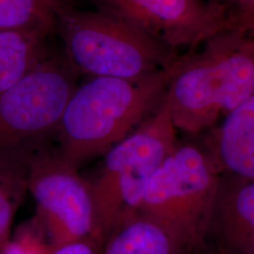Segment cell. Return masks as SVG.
I'll return each instance as SVG.
<instances>
[{
    "label": "cell",
    "mask_w": 254,
    "mask_h": 254,
    "mask_svg": "<svg viewBox=\"0 0 254 254\" xmlns=\"http://www.w3.org/2000/svg\"><path fill=\"white\" fill-rule=\"evenodd\" d=\"M102 12L122 19L177 50H193L228 30L224 6L206 0H94Z\"/></svg>",
    "instance_id": "cell-8"
},
{
    "label": "cell",
    "mask_w": 254,
    "mask_h": 254,
    "mask_svg": "<svg viewBox=\"0 0 254 254\" xmlns=\"http://www.w3.org/2000/svg\"><path fill=\"white\" fill-rule=\"evenodd\" d=\"M65 58L77 73L136 81L170 66L176 49L122 19L66 4L56 19Z\"/></svg>",
    "instance_id": "cell-3"
},
{
    "label": "cell",
    "mask_w": 254,
    "mask_h": 254,
    "mask_svg": "<svg viewBox=\"0 0 254 254\" xmlns=\"http://www.w3.org/2000/svg\"><path fill=\"white\" fill-rule=\"evenodd\" d=\"M254 92V40L224 30L173 62L165 100L176 129L198 136Z\"/></svg>",
    "instance_id": "cell-1"
},
{
    "label": "cell",
    "mask_w": 254,
    "mask_h": 254,
    "mask_svg": "<svg viewBox=\"0 0 254 254\" xmlns=\"http://www.w3.org/2000/svg\"><path fill=\"white\" fill-rule=\"evenodd\" d=\"M228 30L254 31V0H227Z\"/></svg>",
    "instance_id": "cell-16"
},
{
    "label": "cell",
    "mask_w": 254,
    "mask_h": 254,
    "mask_svg": "<svg viewBox=\"0 0 254 254\" xmlns=\"http://www.w3.org/2000/svg\"><path fill=\"white\" fill-rule=\"evenodd\" d=\"M209 236L220 254H254V180L221 174Z\"/></svg>",
    "instance_id": "cell-9"
},
{
    "label": "cell",
    "mask_w": 254,
    "mask_h": 254,
    "mask_svg": "<svg viewBox=\"0 0 254 254\" xmlns=\"http://www.w3.org/2000/svg\"><path fill=\"white\" fill-rule=\"evenodd\" d=\"M104 241L96 235L57 246L49 254H101Z\"/></svg>",
    "instance_id": "cell-17"
},
{
    "label": "cell",
    "mask_w": 254,
    "mask_h": 254,
    "mask_svg": "<svg viewBox=\"0 0 254 254\" xmlns=\"http://www.w3.org/2000/svg\"><path fill=\"white\" fill-rule=\"evenodd\" d=\"M172 64L136 81L92 77L77 86L55 135L58 153L79 169L109 152L163 100Z\"/></svg>",
    "instance_id": "cell-2"
},
{
    "label": "cell",
    "mask_w": 254,
    "mask_h": 254,
    "mask_svg": "<svg viewBox=\"0 0 254 254\" xmlns=\"http://www.w3.org/2000/svg\"><path fill=\"white\" fill-rule=\"evenodd\" d=\"M220 176L203 146L178 142L147 183L137 213L193 254L207 238Z\"/></svg>",
    "instance_id": "cell-5"
},
{
    "label": "cell",
    "mask_w": 254,
    "mask_h": 254,
    "mask_svg": "<svg viewBox=\"0 0 254 254\" xmlns=\"http://www.w3.org/2000/svg\"><path fill=\"white\" fill-rule=\"evenodd\" d=\"M28 191L36 201V219L52 248L96 235L89 183L50 143L31 154Z\"/></svg>",
    "instance_id": "cell-7"
},
{
    "label": "cell",
    "mask_w": 254,
    "mask_h": 254,
    "mask_svg": "<svg viewBox=\"0 0 254 254\" xmlns=\"http://www.w3.org/2000/svg\"><path fill=\"white\" fill-rule=\"evenodd\" d=\"M64 0H0V31L24 30L48 36Z\"/></svg>",
    "instance_id": "cell-14"
},
{
    "label": "cell",
    "mask_w": 254,
    "mask_h": 254,
    "mask_svg": "<svg viewBox=\"0 0 254 254\" xmlns=\"http://www.w3.org/2000/svg\"><path fill=\"white\" fill-rule=\"evenodd\" d=\"M46 37L32 31H0V94L50 57Z\"/></svg>",
    "instance_id": "cell-12"
},
{
    "label": "cell",
    "mask_w": 254,
    "mask_h": 254,
    "mask_svg": "<svg viewBox=\"0 0 254 254\" xmlns=\"http://www.w3.org/2000/svg\"><path fill=\"white\" fill-rule=\"evenodd\" d=\"M34 151L0 153V254L9 243L13 218L28 191L29 160Z\"/></svg>",
    "instance_id": "cell-13"
},
{
    "label": "cell",
    "mask_w": 254,
    "mask_h": 254,
    "mask_svg": "<svg viewBox=\"0 0 254 254\" xmlns=\"http://www.w3.org/2000/svg\"><path fill=\"white\" fill-rule=\"evenodd\" d=\"M77 74L65 57L50 56L0 94V153L50 143Z\"/></svg>",
    "instance_id": "cell-6"
},
{
    "label": "cell",
    "mask_w": 254,
    "mask_h": 254,
    "mask_svg": "<svg viewBox=\"0 0 254 254\" xmlns=\"http://www.w3.org/2000/svg\"><path fill=\"white\" fill-rule=\"evenodd\" d=\"M207 133L203 147L220 173L254 180V92Z\"/></svg>",
    "instance_id": "cell-10"
},
{
    "label": "cell",
    "mask_w": 254,
    "mask_h": 254,
    "mask_svg": "<svg viewBox=\"0 0 254 254\" xmlns=\"http://www.w3.org/2000/svg\"><path fill=\"white\" fill-rule=\"evenodd\" d=\"M101 254H190L153 220L136 213L114 228Z\"/></svg>",
    "instance_id": "cell-11"
},
{
    "label": "cell",
    "mask_w": 254,
    "mask_h": 254,
    "mask_svg": "<svg viewBox=\"0 0 254 254\" xmlns=\"http://www.w3.org/2000/svg\"><path fill=\"white\" fill-rule=\"evenodd\" d=\"M52 247L36 218L18 228L1 254H49Z\"/></svg>",
    "instance_id": "cell-15"
},
{
    "label": "cell",
    "mask_w": 254,
    "mask_h": 254,
    "mask_svg": "<svg viewBox=\"0 0 254 254\" xmlns=\"http://www.w3.org/2000/svg\"><path fill=\"white\" fill-rule=\"evenodd\" d=\"M206 1L211 2V3H214V4H218V5H222L223 6L227 0H206Z\"/></svg>",
    "instance_id": "cell-18"
},
{
    "label": "cell",
    "mask_w": 254,
    "mask_h": 254,
    "mask_svg": "<svg viewBox=\"0 0 254 254\" xmlns=\"http://www.w3.org/2000/svg\"><path fill=\"white\" fill-rule=\"evenodd\" d=\"M178 142L164 95L153 113L105 154L98 172L87 180L96 235L103 241L122 221L137 213L147 183Z\"/></svg>",
    "instance_id": "cell-4"
}]
</instances>
